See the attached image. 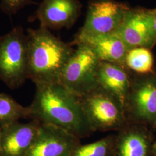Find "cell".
Returning a JSON list of instances; mask_svg holds the SVG:
<instances>
[{
	"mask_svg": "<svg viewBox=\"0 0 156 156\" xmlns=\"http://www.w3.org/2000/svg\"><path fill=\"white\" fill-rule=\"evenodd\" d=\"M35 86L34 98L28 106L30 118L62 129L79 138L93 132L79 97L60 82Z\"/></svg>",
	"mask_w": 156,
	"mask_h": 156,
	"instance_id": "obj_1",
	"label": "cell"
},
{
	"mask_svg": "<svg viewBox=\"0 0 156 156\" xmlns=\"http://www.w3.org/2000/svg\"><path fill=\"white\" fill-rule=\"evenodd\" d=\"M28 78L34 83H58L73 50L47 28L28 29Z\"/></svg>",
	"mask_w": 156,
	"mask_h": 156,
	"instance_id": "obj_2",
	"label": "cell"
},
{
	"mask_svg": "<svg viewBox=\"0 0 156 156\" xmlns=\"http://www.w3.org/2000/svg\"><path fill=\"white\" fill-rule=\"evenodd\" d=\"M28 38L17 26L0 36V80L12 89L28 78Z\"/></svg>",
	"mask_w": 156,
	"mask_h": 156,
	"instance_id": "obj_3",
	"label": "cell"
},
{
	"mask_svg": "<svg viewBox=\"0 0 156 156\" xmlns=\"http://www.w3.org/2000/svg\"><path fill=\"white\" fill-rule=\"evenodd\" d=\"M79 98L93 131H119L128 123L120 102L100 87Z\"/></svg>",
	"mask_w": 156,
	"mask_h": 156,
	"instance_id": "obj_4",
	"label": "cell"
},
{
	"mask_svg": "<svg viewBox=\"0 0 156 156\" xmlns=\"http://www.w3.org/2000/svg\"><path fill=\"white\" fill-rule=\"evenodd\" d=\"M100 60L88 47L76 45L64 67L60 83L79 97L98 86L97 73Z\"/></svg>",
	"mask_w": 156,
	"mask_h": 156,
	"instance_id": "obj_5",
	"label": "cell"
},
{
	"mask_svg": "<svg viewBox=\"0 0 156 156\" xmlns=\"http://www.w3.org/2000/svg\"><path fill=\"white\" fill-rule=\"evenodd\" d=\"M135 75L124 105L127 123H156V72Z\"/></svg>",
	"mask_w": 156,
	"mask_h": 156,
	"instance_id": "obj_6",
	"label": "cell"
},
{
	"mask_svg": "<svg viewBox=\"0 0 156 156\" xmlns=\"http://www.w3.org/2000/svg\"><path fill=\"white\" fill-rule=\"evenodd\" d=\"M154 12V9L129 8L114 34L122 40L129 49L135 48L151 49L156 45L153 28Z\"/></svg>",
	"mask_w": 156,
	"mask_h": 156,
	"instance_id": "obj_7",
	"label": "cell"
},
{
	"mask_svg": "<svg viewBox=\"0 0 156 156\" xmlns=\"http://www.w3.org/2000/svg\"><path fill=\"white\" fill-rule=\"evenodd\" d=\"M129 7L115 0H93L90 3L83 26L78 32L87 34H114Z\"/></svg>",
	"mask_w": 156,
	"mask_h": 156,
	"instance_id": "obj_8",
	"label": "cell"
},
{
	"mask_svg": "<svg viewBox=\"0 0 156 156\" xmlns=\"http://www.w3.org/2000/svg\"><path fill=\"white\" fill-rule=\"evenodd\" d=\"M79 0H42L31 21L38 20L40 27L48 30L71 28L82 9Z\"/></svg>",
	"mask_w": 156,
	"mask_h": 156,
	"instance_id": "obj_9",
	"label": "cell"
},
{
	"mask_svg": "<svg viewBox=\"0 0 156 156\" xmlns=\"http://www.w3.org/2000/svg\"><path fill=\"white\" fill-rule=\"evenodd\" d=\"M78 140L62 129L41 124L37 137L26 156H70Z\"/></svg>",
	"mask_w": 156,
	"mask_h": 156,
	"instance_id": "obj_10",
	"label": "cell"
},
{
	"mask_svg": "<svg viewBox=\"0 0 156 156\" xmlns=\"http://www.w3.org/2000/svg\"><path fill=\"white\" fill-rule=\"evenodd\" d=\"M41 123L33 120L1 128L0 156H26L36 140Z\"/></svg>",
	"mask_w": 156,
	"mask_h": 156,
	"instance_id": "obj_11",
	"label": "cell"
},
{
	"mask_svg": "<svg viewBox=\"0 0 156 156\" xmlns=\"http://www.w3.org/2000/svg\"><path fill=\"white\" fill-rule=\"evenodd\" d=\"M70 44L83 45L92 50L101 62L125 66L128 47L115 34H87L78 32Z\"/></svg>",
	"mask_w": 156,
	"mask_h": 156,
	"instance_id": "obj_12",
	"label": "cell"
},
{
	"mask_svg": "<svg viewBox=\"0 0 156 156\" xmlns=\"http://www.w3.org/2000/svg\"><path fill=\"white\" fill-rule=\"evenodd\" d=\"M132 73L122 65L100 61L97 73L98 86L114 96L124 109L131 84Z\"/></svg>",
	"mask_w": 156,
	"mask_h": 156,
	"instance_id": "obj_13",
	"label": "cell"
},
{
	"mask_svg": "<svg viewBox=\"0 0 156 156\" xmlns=\"http://www.w3.org/2000/svg\"><path fill=\"white\" fill-rule=\"evenodd\" d=\"M139 124L127 123L119 129L116 139L117 156H147L148 138Z\"/></svg>",
	"mask_w": 156,
	"mask_h": 156,
	"instance_id": "obj_14",
	"label": "cell"
},
{
	"mask_svg": "<svg viewBox=\"0 0 156 156\" xmlns=\"http://www.w3.org/2000/svg\"><path fill=\"white\" fill-rule=\"evenodd\" d=\"M154 60L151 49L135 48L127 51L125 58V66L135 74L146 75L154 70Z\"/></svg>",
	"mask_w": 156,
	"mask_h": 156,
	"instance_id": "obj_15",
	"label": "cell"
},
{
	"mask_svg": "<svg viewBox=\"0 0 156 156\" xmlns=\"http://www.w3.org/2000/svg\"><path fill=\"white\" fill-rule=\"evenodd\" d=\"M30 117L28 107H24L8 95L0 93V128Z\"/></svg>",
	"mask_w": 156,
	"mask_h": 156,
	"instance_id": "obj_16",
	"label": "cell"
},
{
	"mask_svg": "<svg viewBox=\"0 0 156 156\" xmlns=\"http://www.w3.org/2000/svg\"><path fill=\"white\" fill-rule=\"evenodd\" d=\"M113 139L108 136L87 145H78L70 156H108Z\"/></svg>",
	"mask_w": 156,
	"mask_h": 156,
	"instance_id": "obj_17",
	"label": "cell"
},
{
	"mask_svg": "<svg viewBox=\"0 0 156 156\" xmlns=\"http://www.w3.org/2000/svg\"><path fill=\"white\" fill-rule=\"evenodd\" d=\"M31 4H33L32 0H1L0 8L6 14L12 15Z\"/></svg>",
	"mask_w": 156,
	"mask_h": 156,
	"instance_id": "obj_18",
	"label": "cell"
},
{
	"mask_svg": "<svg viewBox=\"0 0 156 156\" xmlns=\"http://www.w3.org/2000/svg\"><path fill=\"white\" fill-rule=\"evenodd\" d=\"M153 28H154V33L156 37V8L154 9V15H153Z\"/></svg>",
	"mask_w": 156,
	"mask_h": 156,
	"instance_id": "obj_19",
	"label": "cell"
},
{
	"mask_svg": "<svg viewBox=\"0 0 156 156\" xmlns=\"http://www.w3.org/2000/svg\"><path fill=\"white\" fill-rule=\"evenodd\" d=\"M154 150H155V154H156V144H155V147H154Z\"/></svg>",
	"mask_w": 156,
	"mask_h": 156,
	"instance_id": "obj_20",
	"label": "cell"
},
{
	"mask_svg": "<svg viewBox=\"0 0 156 156\" xmlns=\"http://www.w3.org/2000/svg\"><path fill=\"white\" fill-rule=\"evenodd\" d=\"M0 141H1V128H0Z\"/></svg>",
	"mask_w": 156,
	"mask_h": 156,
	"instance_id": "obj_21",
	"label": "cell"
}]
</instances>
